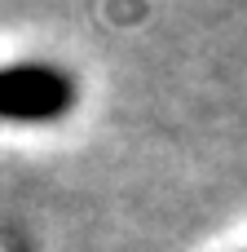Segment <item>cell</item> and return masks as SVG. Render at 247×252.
<instances>
[{
  "instance_id": "6da1fadb",
  "label": "cell",
  "mask_w": 247,
  "mask_h": 252,
  "mask_svg": "<svg viewBox=\"0 0 247 252\" xmlns=\"http://www.w3.org/2000/svg\"><path fill=\"white\" fill-rule=\"evenodd\" d=\"M71 102H75V84L44 62H18L0 71V120L40 124L66 115Z\"/></svg>"
}]
</instances>
